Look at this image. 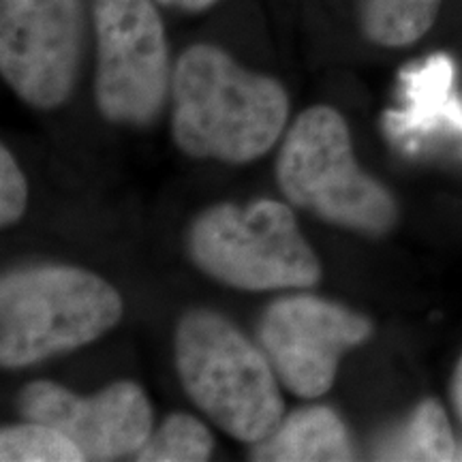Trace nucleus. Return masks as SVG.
<instances>
[{
    "instance_id": "obj_9",
    "label": "nucleus",
    "mask_w": 462,
    "mask_h": 462,
    "mask_svg": "<svg viewBox=\"0 0 462 462\" xmlns=\"http://www.w3.org/2000/svg\"><path fill=\"white\" fill-rule=\"evenodd\" d=\"M22 420L43 421L67 435L84 460L135 456L154 430V411L135 381H116L90 396L54 381H31L17 394Z\"/></svg>"
},
{
    "instance_id": "obj_6",
    "label": "nucleus",
    "mask_w": 462,
    "mask_h": 462,
    "mask_svg": "<svg viewBox=\"0 0 462 462\" xmlns=\"http://www.w3.org/2000/svg\"><path fill=\"white\" fill-rule=\"evenodd\" d=\"M95 103L109 123L150 126L171 99L173 65L154 0H92Z\"/></svg>"
},
{
    "instance_id": "obj_12",
    "label": "nucleus",
    "mask_w": 462,
    "mask_h": 462,
    "mask_svg": "<svg viewBox=\"0 0 462 462\" xmlns=\"http://www.w3.org/2000/svg\"><path fill=\"white\" fill-rule=\"evenodd\" d=\"M456 439L446 409L439 401H421L404 424L374 448L379 460H456Z\"/></svg>"
},
{
    "instance_id": "obj_4",
    "label": "nucleus",
    "mask_w": 462,
    "mask_h": 462,
    "mask_svg": "<svg viewBox=\"0 0 462 462\" xmlns=\"http://www.w3.org/2000/svg\"><path fill=\"white\" fill-rule=\"evenodd\" d=\"M276 180L291 206L334 227L362 236L394 229V195L357 163L349 126L338 109H304L282 135Z\"/></svg>"
},
{
    "instance_id": "obj_16",
    "label": "nucleus",
    "mask_w": 462,
    "mask_h": 462,
    "mask_svg": "<svg viewBox=\"0 0 462 462\" xmlns=\"http://www.w3.org/2000/svg\"><path fill=\"white\" fill-rule=\"evenodd\" d=\"M28 182L7 146L0 148V225L11 227L24 217Z\"/></svg>"
},
{
    "instance_id": "obj_1",
    "label": "nucleus",
    "mask_w": 462,
    "mask_h": 462,
    "mask_svg": "<svg viewBox=\"0 0 462 462\" xmlns=\"http://www.w3.org/2000/svg\"><path fill=\"white\" fill-rule=\"evenodd\" d=\"M289 95L279 79L248 71L210 43L173 65L171 135L190 159L246 165L285 135Z\"/></svg>"
},
{
    "instance_id": "obj_19",
    "label": "nucleus",
    "mask_w": 462,
    "mask_h": 462,
    "mask_svg": "<svg viewBox=\"0 0 462 462\" xmlns=\"http://www.w3.org/2000/svg\"><path fill=\"white\" fill-rule=\"evenodd\" d=\"M456 460H462V448L456 449Z\"/></svg>"
},
{
    "instance_id": "obj_8",
    "label": "nucleus",
    "mask_w": 462,
    "mask_h": 462,
    "mask_svg": "<svg viewBox=\"0 0 462 462\" xmlns=\"http://www.w3.org/2000/svg\"><path fill=\"white\" fill-rule=\"evenodd\" d=\"M371 337L366 315L313 293L276 298L257 323V343L282 388L304 401L328 394L343 356Z\"/></svg>"
},
{
    "instance_id": "obj_3",
    "label": "nucleus",
    "mask_w": 462,
    "mask_h": 462,
    "mask_svg": "<svg viewBox=\"0 0 462 462\" xmlns=\"http://www.w3.org/2000/svg\"><path fill=\"white\" fill-rule=\"evenodd\" d=\"M120 291L103 276L67 263L22 265L0 279V366H34L114 330Z\"/></svg>"
},
{
    "instance_id": "obj_14",
    "label": "nucleus",
    "mask_w": 462,
    "mask_h": 462,
    "mask_svg": "<svg viewBox=\"0 0 462 462\" xmlns=\"http://www.w3.org/2000/svg\"><path fill=\"white\" fill-rule=\"evenodd\" d=\"M215 452V437L189 413H170L133 458L140 462H204Z\"/></svg>"
},
{
    "instance_id": "obj_13",
    "label": "nucleus",
    "mask_w": 462,
    "mask_h": 462,
    "mask_svg": "<svg viewBox=\"0 0 462 462\" xmlns=\"http://www.w3.org/2000/svg\"><path fill=\"white\" fill-rule=\"evenodd\" d=\"M441 5L443 0H362V32L381 48H404L430 31Z\"/></svg>"
},
{
    "instance_id": "obj_10",
    "label": "nucleus",
    "mask_w": 462,
    "mask_h": 462,
    "mask_svg": "<svg viewBox=\"0 0 462 462\" xmlns=\"http://www.w3.org/2000/svg\"><path fill=\"white\" fill-rule=\"evenodd\" d=\"M253 460H356L354 439L345 420L328 404H306L281 420L274 432L251 446Z\"/></svg>"
},
{
    "instance_id": "obj_17",
    "label": "nucleus",
    "mask_w": 462,
    "mask_h": 462,
    "mask_svg": "<svg viewBox=\"0 0 462 462\" xmlns=\"http://www.w3.org/2000/svg\"><path fill=\"white\" fill-rule=\"evenodd\" d=\"M154 3L161 5V7L189 11V14H199V11L215 7L218 0H154Z\"/></svg>"
},
{
    "instance_id": "obj_15",
    "label": "nucleus",
    "mask_w": 462,
    "mask_h": 462,
    "mask_svg": "<svg viewBox=\"0 0 462 462\" xmlns=\"http://www.w3.org/2000/svg\"><path fill=\"white\" fill-rule=\"evenodd\" d=\"M3 462H82L79 448L54 426L24 420L0 430Z\"/></svg>"
},
{
    "instance_id": "obj_11",
    "label": "nucleus",
    "mask_w": 462,
    "mask_h": 462,
    "mask_svg": "<svg viewBox=\"0 0 462 462\" xmlns=\"http://www.w3.org/2000/svg\"><path fill=\"white\" fill-rule=\"evenodd\" d=\"M404 101L401 114H392L390 125L398 135L435 129L439 123L462 131V103L454 97V62L435 54L424 65L402 75Z\"/></svg>"
},
{
    "instance_id": "obj_18",
    "label": "nucleus",
    "mask_w": 462,
    "mask_h": 462,
    "mask_svg": "<svg viewBox=\"0 0 462 462\" xmlns=\"http://www.w3.org/2000/svg\"><path fill=\"white\" fill-rule=\"evenodd\" d=\"M452 402H454V409L456 413H458V418L462 421V357L458 360V366H456L454 371V377H452Z\"/></svg>"
},
{
    "instance_id": "obj_2",
    "label": "nucleus",
    "mask_w": 462,
    "mask_h": 462,
    "mask_svg": "<svg viewBox=\"0 0 462 462\" xmlns=\"http://www.w3.org/2000/svg\"><path fill=\"white\" fill-rule=\"evenodd\" d=\"M173 360L184 394L236 441L255 446L285 418L268 356L217 310L190 309L178 319Z\"/></svg>"
},
{
    "instance_id": "obj_5",
    "label": "nucleus",
    "mask_w": 462,
    "mask_h": 462,
    "mask_svg": "<svg viewBox=\"0 0 462 462\" xmlns=\"http://www.w3.org/2000/svg\"><path fill=\"white\" fill-rule=\"evenodd\" d=\"M187 253L208 279L242 291L310 289L321 281V262L296 215L276 199L206 208L189 225Z\"/></svg>"
},
{
    "instance_id": "obj_7",
    "label": "nucleus",
    "mask_w": 462,
    "mask_h": 462,
    "mask_svg": "<svg viewBox=\"0 0 462 462\" xmlns=\"http://www.w3.org/2000/svg\"><path fill=\"white\" fill-rule=\"evenodd\" d=\"M86 37V0H0V73L42 112L73 95Z\"/></svg>"
}]
</instances>
